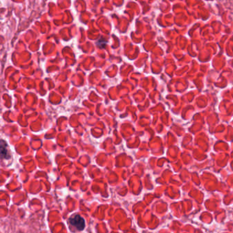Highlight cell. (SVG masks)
Instances as JSON below:
<instances>
[{
	"instance_id": "7a4b0ae2",
	"label": "cell",
	"mask_w": 233,
	"mask_h": 233,
	"mask_svg": "<svg viewBox=\"0 0 233 233\" xmlns=\"http://www.w3.org/2000/svg\"><path fill=\"white\" fill-rule=\"evenodd\" d=\"M1 156L2 159H3V158H5V159L8 158V154L7 147H6V144L4 141H1Z\"/></svg>"
},
{
	"instance_id": "6da1fadb",
	"label": "cell",
	"mask_w": 233,
	"mask_h": 233,
	"mask_svg": "<svg viewBox=\"0 0 233 233\" xmlns=\"http://www.w3.org/2000/svg\"><path fill=\"white\" fill-rule=\"evenodd\" d=\"M69 221L71 225L75 227L78 230H82L85 227L84 219L80 215H75L71 217L70 218Z\"/></svg>"
}]
</instances>
